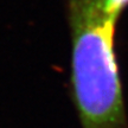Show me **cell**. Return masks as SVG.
I'll return each instance as SVG.
<instances>
[{"mask_svg":"<svg viewBox=\"0 0 128 128\" xmlns=\"http://www.w3.org/2000/svg\"><path fill=\"white\" fill-rule=\"evenodd\" d=\"M71 92L82 128H128L114 45L118 18L103 0H68Z\"/></svg>","mask_w":128,"mask_h":128,"instance_id":"6da1fadb","label":"cell"},{"mask_svg":"<svg viewBox=\"0 0 128 128\" xmlns=\"http://www.w3.org/2000/svg\"><path fill=\"white\" fill-rule=\"evenodd\" d=\"M103 4L109 13L119 18L120 12L128 5V0H103Z\"/></svg>","mask_w":128,"mask_h":128,"instance_id":"7a4b0ae2","label":"cell"}]
</instances>
